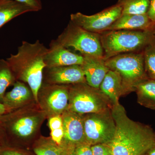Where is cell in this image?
I'll return each mask as SVG.
<instances>
[{
	"mask_svg": "<svg viewBox=\"0 0 155 155\" xmlns=\"http://www.w3.org/2000/svg\"><path fill=\"white\" fill-rule=\"evenodd\" d=\"M111 112L116 125L114 138L108 143L112 155H142L147 152L155 142L153 128L130 119L119 103L113 106Z\"/></svg>",
	"mask_w": 155,
	"mask_h": 155,
	"instance_id": "cell-1",
	"label": "cell"
},
{
	"mask_svg": "<svg viewBox=\"0 0 155 155\" xmlns=\"http://www.w3.org/2000/svg\"><path fill=\"white\" fill-rule=\"evenodd\" d=\"M48 48L37 40L33 43L22 42L15 54L6 59L17 81L28 84L34 98L37 101L46 67L45 58Z\"/></svg>",
	"mask_w": 155,
	"mask_h": 155,
	"instance_id": "cell-2",
	"label": "cell"
},
{
	"mask_svg": "<svg viewBox=\"0 0 155 155\" xmlns=\"http://www.w3.org/2000/svg\"><path fill=\"white\" fill-rule=\"evenodd\" d=\"M105 58L145 48L155 40V33L145 30L109 31L101 37Z\"/></svg>",
	"mask_w": 155,
	"mask_h": 155,
	"instance_id": "cell-3",
	"label": "cell"
},
{
	"mask_svg": "<svg viewBox=\"0 0 155 155\" xmlns=\"http://www.w3.org/2000/svg\"><path fill=\"white\" fill-rule=\"evenodd\" d=\"M109 98L99 89L86 82L72 84L69 87L68 110L80 115L98 113L111 109Z\"/></svg>",
	"mask_w": 155,
	"mask_h": 155,
	"instance_id": "cell-4",
	"label": "cell"
},
{
	"mask_svg": "<svg viewBox=\"0 0 155 155\" xmlns=\"http://www.w3.org/2000/svg\"><path fill=\"white\" fill-rule=\"evenodd\" d=\"M105 63L110 70L116 71L121 75L124 94L134 91L137 84L148 78L143 54H120L108 58Z\"/></svg>",
	"mask_w": 155,
	"mask_h": 155,
	"instance_id": "cell-5",
	"label": "cell"
},
{
	"mask_svg": "<svg viewBox=\"0 0 155 155\" xmlns=\"http://www.w3.org/2000/svg\"><path fill=\"white\" fill-rule=\"evenodd\" d=\"M56 40L67 48H71L78 51L82 55L104 58V50L99 36L71 21Z\"/></svg>",
	"mask_w": 155,
	"mask_h": 155,
	"instance_id": "cell-6",
	"label": "cell"
},
{
	"mask_svg": "<svg viewBox=\"0 0 155 155\" xmlns=\"http://www.w3.org/2000/svg\"><path fill=\"white\" fill-rule=\"evenodd\" d=\"M111 109L98 113L84 114V133L88 144L92 146L99 143H110L113 140L116 132V125Z\"/></svg>",
	"mask_w": 155,
	"mask_h": 155,
	"instance_id": "cell-7",
	"label": "cell"
},
{
	"mask_svg": "<svg viewBox=\"0 0 155 155\" xmlns=\"http://www.w3.org/2000/svg\"><path fill=\"white\" fill-rule=\"evenodd\" d=\"M122 14V8L117 5L92 15L80 12L70 15V21L84 30L96 33L106 31Z\"/></svg>",
	"mask_w": 155,
	"mask_h": 155,
	"instance_id": "cell-8",
	"label": "cell"
},
{
	"mask_svg": "<svg viewBox=\"0 0 155 155\" xmlns=\"http://www.w3.org/2000/svg\"><path fill=\"white\" fill-rule=\"evenodd\" d=\"M64 137L63 147L65 149H75L76 147L87 143L84 133L83 116L67 109L62 117Z\"/></svg>",
	"mask_w": 155,
	"mask_h": 155,
	"instance_id": "cell-9",
	"label": "cell"
},
{
	"mask_svg": "<svg viewBox=\"0 0 155 155\" xmlns=\"http://www.w3.org/2000/svg\"><path fill=\"white\" fill-rule=\"evenodd\" d=\"M84 61L83 55L70 51L56 40L51 41L45 58L46 68L82 65Z\"/></svg>",
	"mask_w": 155,
	"mask_h": 155,
	"instance_id": "cell-10",
	"label": "cell"
},
{
	"mask_svg": "<svg viewBox=\"0 0 155 155\" xmlns=\"http://www.w3.org/2000/svg\"><path fill=\"white\" fill-rule=\"evenodd\" d=\"M46 80L51 84H75L86 82L81 65L45 68Z\"/></svg>",
	"mask_w": 155,
	"mask_h": 155,
	"instance_id": "cell-11",
	"label": "cell"
},
{
	"mask_svg": "<svg viewBox=\"0 0 155 155\" xmlns=\"http://www.w3.org/2000/svg\"><path fill=\"white\" fill-rule=\"evenodd\" d=\"M83 57L84 61L81 66L86 83L94 88L99 89L110 69L106 66L104 58L87 55Z\"/></svg>",
	"mask_w": 155,
	"mask_h": 155,
	"instance_id": "cell-12",
	"label": "cell"
},
{
	"mask_svg": "<svg viewBox=\"0 0 155 155\" xmlns=\"http://www.w3.org/2000/svg\"><path fill=\"white\" fill-rule=\"evenodd\" d=\"M153 23L147 14H122L106 31L148 30Z\"/></svg>",
	"mask_w": 155,
	"mask_h": 155,
	"instance_id": "cell-13",
	"label": "cell"
},
{
	"mask_svg": "<svg viewBox=\"0 0 155 155\" xmlns=\"http://www.w3.org/2000/svg\"><path fill=\"white\" fill-rule=\"evenodd\" d=\"M46 88L48 91L46 104L49 110L54 114H60L68 109L69 87L50 84Z\"/></svg>",
	"mask_w": 155,
	"mask_h": 155,
	"instance_id": "cell-14",
	"label": "cell"
},
{
	"mask_svg": "<svg viewBox=\"0 0 155 155\" xmlns=\"http://www.w3.org/2000/svg\"><path fill=\"white\" fill-rule=\"evenodd\" d=\"M99 89L109 98L112 105L119 104V97L124 95L121 75L118 72L110 69L101 84Z\"/></svg>",
	"mask_w": 155,
	"mask_h": 155,
	"instance_id": "cell-15",
	"label": "cell"
},
{
	"mask_svg": "<svg viewBox=\"0 0 155 155\" xmlns=\"http://www.w3.org/2000/svg\"><path fill=\"white\" fill-rule=\"evenodd\" d=\"M31 94V90L25 83L17 81L12 90L5 94L2 103L9 112L29 99Z\"/></svg>",
	"mask_w": 155,
	"mask_h": 155,
	"instance_id": "cell-16",
	"label": "cell"
},
{
	"mask_svg": "<svg viewBox=\"0 0 155 155\" xmlns=\"http://www.w3.org/2000/svg\"><path fill=\"white\" fill-rule=\"evenodd\" d=\"M30 12L34 11L14 0H0V28L15 17Z\"/></svg>",
	"mask_w": 155,
	"mask_h": 155,
	"instance_id": "cell-17",
	"label": "cell"
},
{
	"mask_svg": "<svg viewBox=\"0 0 155 155\" xmlns=\"http://www.w3.org/2000/svg\"><path fill=\"white\" fill-rule=\"evenodd\" d=\"M137 102L140 105L155 110V80L147 78L135 85Z\"/></svg>",
	"mask_w": 155,
	"mask_h": 155,
	"instance_id": "cell-18",
	"label": "cell"
},
{
	"mask_svg": "<svg viewBox=\"0 0 155 155\" xmlns=\"http://www.w3.org/2000/svg\"><path fill=\"white\" fill-rule=\"evenodd\" d=\"M16 81L14 72L7 61L0 59V103H2L7 88L14 85Z\"/></svg>",
	"mask_w": 155,
	"mask_h": 155,
	"instance_id": "cell-19",
	"label": "cell"
},
{
	"mask_svg": "<svg viewBox=\"0 0 155 155\" xmlns=\"http://www.w3.org/2000/svg\"><path fill=\"white\" fill-rule=\"evenodd\" d=\"M117 5L122 8V14H144L147 13L150 0H119Z\"/></svg>",
	"mask_w": 155,
	"mask_h": 155,
	"instance_id": "cell-20",
	"label": "cell"
},
{
	"mask_svg": "<svg viewBox=\"0 0 155 155\" xmlns=\"http://www.w3.org/2000/svg\"><path fill=\"white\" fill-rule=\"evenodd\" d=\"M143 56L146 74L155 80V40L146 47Z\"/></svg>",
	"mask_w": 155,
	"mask_h": 155,
	"instance_id": "cell-21",
	"label": "cell"
},
{
	"mask_svg": "<svg viewBox=\"0 0 155 155\" xmlns=\"http://www.w3.org/2000/svg\"><path fill=\"white\" fill-rule=\"evenodd\" d=\"M64 150L54 143H48L37 147L34 150L36 155H62Z\"/></svg>",
	"mask_w": 155,
	"mask_h": 155,
	"instance_id": "cell-22",
	"label": "cell"
},
{
	"mask_svg": "<svg viewBox=\"0 0 155 155\" xmlns=\"http://www.w3.org/2000/svg\"><path fill=\"white\" fill-rule=\"evenodd\" d=\"M92 155H112V150L108 143H99L91 146Z\"/></svg>",
	"mask_w": 155,
	"mask_h": 155,
	"instance_id": "cell-23",
	"label": "cell"
},
{
	"mask_svg": "<svg viewBox=\"0 0 155 155\" xmlns=\"http://www.w3.org/2000/svg\"><path fill=\"white\" fill-rule=\"evenodd\" d=\"M51 137L53 141L56 144L61 146L63 143L64 137V128L61 127L58 129L51 130Z\"/></svg>",
	"mask_w": 155,
	"mask_h": 155,
	"instance_id": "cell-24",
	"label": "cell"
},
{
	"mask_svg": "<svg viewBox=\"0 0 155 155\" xmlns=\"http://www.w3.org/2000/svg\"><path fill=\"white\" fill-rule=\"evenodd\" d=\"M25 5L33 9L34 12L41 10L42 8L41 0H14Z\"/></svg>",
	"mask_w": 155,
	"mask_h": 155,
	"instance_id": "cell-25",
	"label": "cell"
},
{
	"mask_svg": "<svg viewBox=\"0 0 155 155\" xmlns=\"http://www.w3.org/2000/svg\"><path fill=\"white\" fill-rule=\"evenodd\" d=\"M91 146L85 143L76 147L74 149L75 155H92Z\"/></svg>",
	"mask_w": 155,
	"mask_h": 155,
	"instance_id": "cell-26",
	"label": "cell"
},
{
	"mask_svg": "<svg viewBox=\"0 0 155 155\" xmlns=\"http://www.w3.org/2000/svg\"><path fill=\"white\" fill-rule=\"evenodd\" d=\"M48 125L51 130L63 127V122L62 117L60 115H57L51 117L49 120Z\"/></svg>",
	"mask_w": 155,
	"mask_h": 155,
	"instance_id": "cell-27",
	"label": "cell"
},
{
	"mask_svg": "<svg viewBox=\"0 0 155 155\" xmlns=\"http://www.w3.org/2000/svg\"><path fill=\"white\" fill-rule=\"evenodd\" d=\"M0 155H24L19 151L10 147H0Z\"/></svg>",
	"mask_w": 155,
	"mask_h": 155,
	"instance_id": "cell-28",
	"label": "cell"
},
{
	"mask_svg": "<svg viewBox=\"0 0 155 155\" xmlns=\"http://www.w3.org/2000/svg\"><path fill=\"white\" fill-rule=\"evenodd\" d=\"M150 19L155 23V0H150V6L147 13Z\"/></svg>",
	"mask_w": 155,
	"mask_h": 155,
	"instance_id": "cell-29",
	"label": "cell"
},
{
	"mask_svg": "<svg viewBox=\"0 0 155 155\" xmlns=\"http://www.w3.org/2000/svg\"><path fill=\"white\" fill-rule=\"evenodd\" d=\"M62 155H75L74 149H65Z\"/></svg>",
	"mask_w": 155,
	"mask_h": 155,
	"instance_id": "cell-30",
	"label": "cell"
},
{
	"mask_svg": "<svg viewBox=\"0 0 155 155\" xmlns=\"http://www.w3.org/2000/svg\"><path fill=\"white\" fill-rule=\"evenodd\" d=\"M8 110L5 107L2 103H0V116L8 113Z\"/></svg>",
	"mask_w": 155,
	"mask_h": 155,
	"instance_id": "cell-31",
	"label": "cell"
},
{
	"mask_svg": "<svg viewBox=\"0 0 155 155\" xmlns=\"http://www.w3.org/2000/svg\"><path fill=\"white\" fill-rule=\"evenodd\" d=\"M147 153V155H155V142L153 146Z\"/></svg>",
	"mask_w": 155,
	"mask_h": 155,
	"instance_id": "cell-32",
	"label": "cell"
},
{
	"mask_svg": "<svg viewBox=\"0 0 155 155\" xmlns=\"http://www.w3.org/2000/svg\"><path fill=\"white\" fill-rule=\"evenodd\" d=\"M4 137H3L2 134L1 132V130H0V147H2V142L3 139H4Z\"/></svg>",
	"mask_w": 155,
	"mask_h": 155,
	"instance_id": "cell-33",
	"label": "cell"
},
{
	"mask_svg": "<svg viewBox=\"0 0 155 155\" xmlns=\"http://www.w3.org/2000/svg\"><path fill=\"white\" fill-rule=\"evenodd\" d=\"M142 155H147V153H146L143 154Z\"/></svg>",
	"mask_w": 155,
	"mask_h": 155,
	"instance_id": "cell-34",
	"label": "cell"
}]
</instances>
